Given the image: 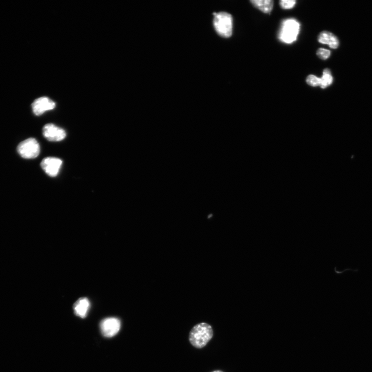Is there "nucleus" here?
I'll use <instances>...</instances> for the list:
<instances>
[{
	"instance_id": "obj_4",
	"label": "nucleus",
	"mask_w": 372,
	"mask_h": 372,
	"mask_svg": "<svg viewBox=\"0 0 372 372\" xmlns=\"http://www.w3.org/2000/svg\"><path fill=\"white\" fill-rule=\"evenodd\" d=\"M18 151L20 156L25 159H34L38 156L40 148L36 140L30 138L20 143Z\"/></svg>"
},
{
	"instance_id": "obj_2",
	"label": "nucleus",
	"mask_w": 372,
	"mask_h": 372,
	"mask_svg": "<svg viewBox=\"0 0 372 372\" xmlns=\"http://www.w3.org/2000/svg\"><path fill=\"white\" fill-rule=\"evenodd\" d=\"M214 26L217 34L221 36L228 38L232 33V16L226 12L214 13Z\"/></svg>"
},
{
	"instance_id": "obj_7",
	"label": "nucleus",
	"mask_w": 372,
	"mask_h": 372,
	"mask_svg": "<svg viewBox=\"0 0 372 372\" xmlns=\"http://www.w3.org/2000/svg\"><path fill=\"white\" fill-rule=\"evenodd\" d=\"M63 162L56 158H44L41 162V167L46 174L52 178L56 177L60 170Z\"/></svg>"
},
{
	"instance_id": "obj_16",
	"label": "nucleus",
	"mask_w": 372,
	"mask_h": 372,
	"mask_svg": "<svg viewBox=\"0 0 372 372\" xmlns=\"http://www.w3.org/2000/svg\"><path fill=\"white\" fill-rule=\"evenodd\" d=\"M224 372L221 371V370H215V371H214V372Z\"/></svg>"
},
{
	"instance_id": "obj_11",
	"label": "nucleus",
	"mask_w": 372,
	"mask_h": 372,
	"mask_svg": "<svg viewBox=\"0 0 372 372\" xmlns=\"http://www.w3.org/2000/svg\"><path fill=\"white\" fill-rule=\"evenodd\" d=\"M250 2L256 8L266 14L271 12L274 7L272 0H252Z\"/></svg>"
},
{
	"instance_id": "obj_10",
	"label": "nucleus",
	"mask_w": 372,
	"mask_h": 372,
	"mask_svg": "<svg viewBox=\"0 0 372 372\" xmlns=\"http://www.w3.org/2000/svg\"><path fill=\"white\" fill-rule=\"evenodd\" d=\"M318 41L322 44L329 45L330 48L334 50L337 49L339 46V40L337 37L326 30L320 33L318 36Z\"/></svg>"
},
{
	"instance_id": "obj_6",
	"label": "nucleus",
	"mask_w": 372,
	"mask_h": 372,
	"mask_svg": "<svg viewBox=\"0 0 372 372\" xmlns=\"http://www.w3.org/2000/svg\"><path fill=\"white\" fill-rule=\"evenodd\" d=\"M42 134L44 137L50 142H58L66 138V132L53 124H48L42 128Z\"/></svg>"
},
{
	"instance_id": "obj_14",
	"label": "nucleus",
	"mask_w": 372,
	"mask_h": 372,
	"mask_svg": "<svg viewBox=\"0 0 372 372\" xmlns=\"http://www.w3.org/2000/svg\"><path fill=\"white\" fill-rule=\"evenodd\" d=\"M318 56L322 60H326L328 59L330 55L331 52L330 50H325L324 48H320L316 52Z\"/></svg>"
},
{
	"instance_id": "obj_5",
	"label": "nucleus",
	"mask_w": 372,
	"mask_h": 372,
	"mask_svg": "<svg viewBox=\"0 0 372 372\" xmlns=\"http://www.w3.org/2000/svg\"><path fill=\"white\" fill-rule=\"evenodd\" d=\"M120 326V321L116 318H106L100 324L101 332L106 338H112L117 334Z\"/></svg>"
},
{
	"instance_id": "obj_1",
	"label": "nucleus",
	"mask_w": 372,
	"mask_h": 372,
	"mask_svg": "<svg viewBox=\"0 0 372 372\" xmlns=\"http://www.w3.org/2000/svg\"><path fill=\"white\" fill-rule=\"evenodd\" d=\"M213 336L211 326L205 322L197 324L192 330L190 335V344L197 348L206 346Z\"/></svg>"
},
{
	"instance_id": "obj_12",
	"label": "nucleus",
	"mask_w": 372,
	"mask_h": 372,
	"mask_svg": "<svg viewBox=\"0 0 372 372\" xmlns=\"http://www.w3.org/2000/svg\"><path fill=\"white\" fill-rule=\"evenodd\" d=\"M333 80L334 79L330 70L328 68H326L324 70L322 76L320 78V87L322 89L327 88L332 84Z\"/></svg>"
},
{
	"instance_id": "obj_3",
	"label": "nucleus",
	"mask_w": 372,
	"mask_h": 372,
	"mask_svg": "<svg viewBox=\"0 0 372 372\" xmlns=\"http://www.w3.org/2000/svg\"><path fill=\"white\" fill-rule=\"evenodd\" d=\"M300 24L296 20L288 19L282 24L278 38L284 43L292 44L296 42L300 31Z\"/></svg>"
},
{
	"instance_id": "obj_9",
	"label": "nucleus",
	"mask_w": 372,
	"mask_h": 372,
	"mask_svg": "<svg viewBox=\"0 0 372 372\" xmlns=\"http://www.w3.org/2000/svg\"><path fill=\"white\" fill-rule=\"evenodd\" d=\"M90 308V302L87 298H81L78 300L74 306V312L76 316L82 318L86 317Z\"/></svg>"
},
{
	"instance_id": "obj_8",
	"label": "nucleus",
	"mask_w": 372,
	"mask_h": 372,
	"mask_svg": "<svg viewBox=\"0 0 372 372\" xmlns=\"http://www.w3.org/2000/svg\"><path fill=\"white\" fill-rule=\"evenodd\" d=\"M55 107V102L46 97L39 98L32 104L33 112L38 116L46 112L54 110Z\"/></svg>"
},
{
	"instance_id": "obj_15",
	"label": "nucleus",
	"mask_w": 372,
	"mask_h": 372,
	"mask_svg": "<svg viewBox=\"0 0 372 372\" xmlns=\"http://www.w3.org/2000/svg\"><path fill=\"white\" fill-rule=\"evenodd\" d=\"M296 1H294V0H291V1L281 0L280 2V6L284 10L291 9L296 6Z\"/></svg>"
},
{
	"instance_id": "obj_13",
	"label": "nucleus",
	"mask_w": 372,
	"mask_h": 372,
	"mask_svg": "<svg viewBox=\"0 0 372 372\" xmlns=\"http://www.w3.org/2000/svg\"><path fill=\"white\" fill-rule=\"evenodd\" d=\"M306 82L312 87L320 86V78L314 74H310L306 78Z\"/></svg>"
}]
</instances>
